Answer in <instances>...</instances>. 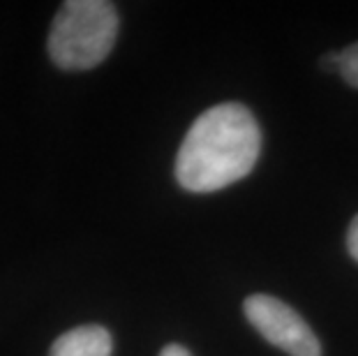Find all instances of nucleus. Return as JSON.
Listing matches in <instances>:
<instances>
[{"label":"nucleus","mask_w":358,"mask_h":356,"mask_svg":"<svg viewBox=\"0 0 358 356\" xmlns=\"http://www.w3.org/2000/svg\"><path fill=\"white\" fill-rule=\"evenodd\" d=\"M262 150V130L248 107L222 102L203 111L182 139L176 180L187 192H217L245 178Z\"/></svg>","instance_id":"f257e3e1"},{"label":"nucleus","mask_w":358,"mask_h":356,"mask_svg":"<svg viewBox=\"0 0 358 356\" xmlns=\"http://www.w3.org/2000/svg\"><path fill=\"white\" fill-rule=\"evenodd\" d=\"M118 12L106 0H67L49 30V56L60 70H90L111 54Z\"/></svg>","instance_id":"f03ea898"},{"label":"nucleus","mask_w":358,"mask_h":356,"mask_svg":"<svg viewBox=\"0 0 358 356\" xmlns=\"http://www.w3.org/2000/svg\"><path fill=\"white\" fill-rule=\"evenodd\" d=\"M248 322L273 347L292 356H322V343L292 306L268 294H252L243 303Z\"/></svg>","instance_id":"7ed1b4c3"},{"label":"nucleus","mask_w":358,"mask_h":356,"mask_svg":"<svg viewBox=\"0 0 358 356\" xmlns=\"http://www.w3.org/2000/svg\"><path fill=\"white\" fill-rule=\"evenodd\" d=\"M111 333L97 324H86L63 333L51 345L49 356H111Z\"/></svg>","instance_id":"20e7f679"},{"label":"nucleus","mask_w":358,"mask_h":356,"mask_svg":"<svg viewBox=\"0 0 358 356\" xmlns=\"http://www.w3.org/2000/svg\"><path fill=\"white\" fill-rule=\"evenodd\" d=\"M340 74L345 77V81L349 83V86L358 88V42L342 51V67H340Z\"/></svg>","instance_id":"39448f33"},{"label":"nucleus","mask_w":358,"mask_h":356,"mask_svg":"<svg viewBox=\"0 0 358 356\" xmlns=\"http://www.w3.org/2000/svg\"><path fill=\"white\" fill-rule=\"evenodd\" d=\"M347 248H349V255L354 257L358 262V215L352 220L349 225V232H347Z\"/></svg>","instance_id":"423d86ee"},{"label":"nucleus","mask_w":358,"mask_h":356,"mask_svg":"<svg viewBox=\"0 0 358 356\" xmlns=\"http://www.w3.org/2000/svg\"><path fill=\"white\" fill-rule=\"evenodd\" d=\"M322 67L329 72H340L342 67V51H331V54H326L322 58Z\"/></svg>","instance_id":"0eeeda50"},{"label":"nucleus","mask_w":358,"mask_h":356,"mask_svg":"<svg viewBox=\"0 0 358 356\" xmlns=\"http://www.w3.org/2000/svg\"><path fill=\"white\" fill-rule=\"evenodd\" d=\"M159 356H192V354H189L182 345H173L171 343V345H166L162 352H159Z\"/></svg>","instance_id":"6e6552de"}]
</instances>
